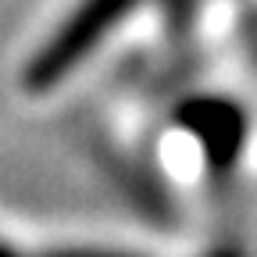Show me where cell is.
<instances>
[{"label": "cell", "instance_id": "cell-2", "mask_svg": "<svg viewBox=\"0 0 257 257\" xmlns=\"http://www.w3.org/2000/svg\"><path fill=\"white\" fill-rule=\"evenodd\" d=\"M29 257H128V253H104V250H54V253H29Z\"/></svg>", "mask_w": 257, "mask_h": 257}, {"label": "cell", "instance_id": "cell-3", "mask_svg": "<svg viewBox=\"0 0 257 257\" xmlns=\"http://www.w3.org/2000/svg\"><path fill=\"white\" fill-rule=\"evenodd\" d=\"M0 257H29V253H18V250H11V246L0 243Z\"/></svg>", "mask_w": 257, "mask_h": 257}, {"label": "cell", "instance_id": "cell-1", "mask_svg": "<svg viewBox=\"0 0 257 257\" xmlns=\"http://www.w3.org/2000/svg\"><path fill=\"white\" fill-rule=\"evenodd\" d=\"M136 4L140 0H82L40 43V50L25 64V72H22L25 93H47L61 79H68L79 64L136 11Z\"/></svg>", "mask_w": 257, "mask_h": 257}]
</instances>
